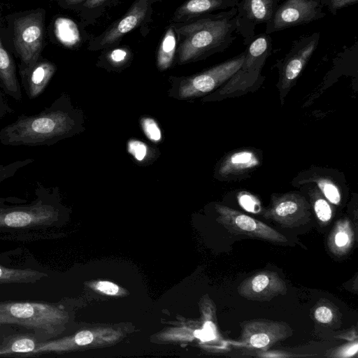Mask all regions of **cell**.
Listing matches in <instances>:
<instances>
[{
	"instance_id": "cell-16",
	"label": "cell",
	"mask_w": 358,
	"mask_h": 358,
	"mask_svg": "<svg viewBox=\"0 0 358 358\" xmlns=\"http://www.w3.org/2000/svg\"><path fill=\"white\" fill-rule=\"evenodd\" d=\"M238 0H186L173 13L170 23H182L215 11L237 6Z\"/></svg>"
},
{
	"instance_id": "cell-18",
	"label": "cell",
	"mask_w": 358,
	"mask_h": 358,
	"mask_svg": "<svg viewBox=\"0 0 358 358\" xmlns=\"http://www.w3.org/2000/svg\"><path fill=\"white\" fill-rule=\"evenodd\" d=\"M259 164L257 155L250 150H238L228 155L221 163L218 173L222 177L241 175Z\"/></svg>"
},
{
	"instance_id": "cell-39",
	"label": "cell",
	"mask_w": 358,
	"mask_h": 358,
	"mask_svg": "<svg viewBox=\"0 0 358 358\" xmlns=\"http://www.w3.org/2000/svg\"><path fill=\"white\" fill-rule=\"evenodd\" d=\"M87 0H64V4L68 7L80 8Z\"/></svg>"
},
{
	"instance_id": "cell-35",
	"label": "cell",
	"mask_w": 358,
	"mask_h": 358,
	"mask_svg": "<svg viewBox=\"0 0 358 358\" xmlns=\"http://www.w3.org/2000/svg\"><path fill=\"white\" fill-rule=\"evenodd\" d=\"M357 341L355 343L351 344H348L345 346L341 347L337 351H336L334 357H352L357 352Z\"/></svg>"
},
{
	"instance_id": "cell-7",
	"label": "cell",
	"mask_w": 358,
	"mask_h": 358,
	"mask_svg": "<svg viewBox=\"0 0 358 358\" xmlns=\"http://www.w3.org/2000/svg\"><path fill=\"white\" fill-rule=\"evenodd\" d=\"M245 54L243 51L200 73L181 79L178 87L180 97L199 96L224 84L241 67Z\"/></svg>"
},
{
	"instance_id": "cell-30",
	"label": "cell",
	"mask_w": 358,
	"mask_h": 358,
	"mask_svg": "<svg viewBox=\"0 0 358 358\" xmlns=\"http://www.w3.org/2000/svg\"><path fill=\"white\" fill-rule=\"evenodd\" d=\"M34 162L33 159L17 160L7 165L0 164V185L6 179L12 177L21 168Z\"/></svg>"
},
{
	"instance_id": "cell-24",
	"label": "cell",
	"mask_w": 358,
	"mask_h": 358,
	"mask_svg": "<svg viewBox=\"0 0 358 358\" xmlns=\"http://www.w3.org/2000/svg\"><path fill=\"white\" fill-rule=\"evenodd\" d=\"M134 54L129 46L117 45L101 50L99 62L103 66L112 69H122L129 64Z\"/></svg>"
},
{
	"instance_id": "cell-17",
	"label": "cell",
	"mask_w": 358,
	"mask_h": 358,
	"mask_svg": "<svg viewBox=\"0 0 358 358\" xmlns=\"http://www.w3.org/2000/svg\"><path fill=\"white\" fill-rule=\"evenodd\" d=\"M56 70V66L50 62L37 61L21 71L22 85L29 99H35L44 92Z\"/></svg>"
},
{
	"instance_id": "cell-20",
	"label": "cell",
	"mask_w": 358,
	"mask_h": 358,
	"mask_svg": "<svg viewBox=\"0 0 358 358\" xmlns=\"http://www.w3.org/2000/svg\"><path fill=\"white\" fill-rule=\"evenodd\" d=\"M0 82L3 90L15 101L22 99L21 86L16 75L14 62L0 39Z\"/></svg>"
},
{
	"instance_id": "cell-29",
	"label": "cell",
	"mask_w": 358,
	"mask_h": 358,
	"mask_svg": "<svg viewBox=\"0 0 358 358\" xmlns=\"http://www.w3.org/2000/svg\"><path fill=\"white\" fill-rule=\"evenodd\" d=\"M142 129L146 137L153 143L162 140V131L156 121L150 117H143L141 120Z\"/></svg>"
},
{
	"instance_id": "cell-13",
	"label": "cell",
	"mask_w": 358,
	"mask_h": 358,
	"mask_svg": "<svg viewBox=\"0 0 358 358\" xmlns=\"http://www.w3.org/2000/svg\"><path fill=\"white\" fill-rule=\"evenodd\" d=\"M280 0H238L236 33L240 34L246 46L255 36V29L266 24L272 17Z\"/></svg>"
},
{
	"instance_id": "cell-26",
	"label": "cell",
	"mask_w": 358,
	"mask_h": 358,
	"mask_svg": "<svg viewBox=\"0 0 358 358\" xmlns=\"http://www.w3.org/2000/svg\"><path fill=\"white\" fill-rule=\"evenodd\" d=\"M48 277V274L31 268H8L0 265V285L34 283Z\"/></svg>"
},
{
	"instance_id": "cell-27",
	"label": "cell",
	"mask_w": 358,
	"mask_h": 358,
	"mask_svg": "<svg viewBox=\"0 0 358 358\" xmlns=\"http://www.w3.org/2000/svg\"><path fill=\"white\" fill-rule=\"evenodd\" d=\"M313 209L318 220L322 224H327L332 217V208L329 201L314 189L310 194Z\"/></svg>"
},
{
	"instance_id": "cell-21",
	"label": "cell",
	"mask_w": 358,
	"mask_h": 358,
	"mask_svg": "<svg viewBox=\"0 0 358 358\" xmlns=\"http://www.w3.org/2000/svg\"><path fill=\"white\" fill-rule=\"evenodd\" d=\"M178 46L176 30L169 24L160 41L157 52V66L159 70L169 69L176 59Z\"/></svg>"
},
{
	"instance_id": "cell-12",
	"label": "cell",
	"mask_w": 358,
	"mask_h": 358,
	"mask_svg": "<svg viewBox=\"0 0 358 358\" xmlns=\"http://www.w3.org/2000/svg\"><path fill=\"white\" fill-rule=\"evenodd\" d=\"M310 205L303 196L287 193L273 197L270 206L263 211V216L283 227L293 228L310 220Z\"/></svg>"
},
{
	"instance_id": "cell-28",
	"label": "cell",
	"mask_w": 358,
	"mask_h": 358,
	"mask_svg": "<svg viewBox=\"0 0 358 358\" xmlns=\"http://www.w3.org/2000/svg\"><path fill=\"white\" fill-rule=\"evenodd\" d=\"M322 195L330 203L338 205L341 202V192L338 187L329 179L317 178L314 180Z\"/></svg>"
},
{
	"instance_id": "cell-36",
	"label": "cell",
	"mask_w": 358,
	"mask_h": 358,
	"mask_svg": "<svg viewBox=\"0 0 358 358\" xmlns=\"http://www.w3.org/2000/svg\"><path fill=\"white\" fill-rule=\"evenodd\" d=\"M93 341L92 334L87 330L78 332L74 336V343L78 345H85L90 343Z\"/></svg>"
},
{
	"instance_id": "cell-1",
	"label": "cell",
	"mask_w": 358,
	"mask_h": 358,
	"mask_svg": "<svg viewBox=\"0 0 358 358\" xmlns=\"http://www.w3.org/2000/svg\"><path fill=\"white\" fill-rule=\"evenodd\" d=\"M236 6L173 26L178 46L175 60L185 64L206 59L228 48L236 36Z\"/></svg>"
},
{
	"instance_id": "cell-15",
	"label": "cell",
	"mask_w": 358,
	"mask_h": 358,
	"mask_svg": "<svg viewBox=\"0 0 358 358\" xmlns=\"http://www.w3.org/2000/svg\"><path fill=\"white\" fill-rule=\"evenodd\" d=\"M287 285L276 272L266 271L245 278L238 287V293L243 298L257 301H268L284 295Z\"/></svg>"
},
{
	"instance_id": "cell-23",
	"label": "cell",
	"mask_w": 358,
	"mask_h": 358,
	"mask_svg": "<svg viewBox=\"0 0 358 358\" xmlns=\"http://www.w3.org/2000/svg\"><path fill=\"white\" fill-rule=\"evenodd\" d=\"M354 241L353 231L348 220L338 222L329 239L331 251L337 255L346 253L352 247Z\"/></svg>"
},
{
	"instance_id": "cell-11",
	"label": "cell",
	"mask_w": 358,
	"mask_h": 358,
	"mask_svg": "<svg viewBox=\"0 0 358 358\" xmlns=\"http://www.w3.org/2000/svg\"><path fill=\"white\" fill-rule=\"evenodd\" d=\"M218 221L229 232L272 243H285L287 238L265 223L226 206L217 205Z\"/></svg>"
},
{
	"instance_id": "cell-25",
	"label": "cell",
	"mask_w": 358,
	"mask_h": 358,
	"mask_svg": "<svg viewBox=\"0 0 358 358\" xmlns=\"http://www.w3.org/2000/svg\"><path fill=\"white\" fill-rule=\"evenodd\" d=\"M120 0H87L78 9L80 12L83 28L94 24L110 8Z\"/></svg>"
},
{
	"instance_id": "cell-32",
	"label": "cell",
	"mask_w": 358,
	"mask_h": 358,
	"mask_svg": "<svg viewBox=\"0 0 358 358\" xmlns=\"http://www.w3.org/2000/svg\"><path fill=\"white\" fill-rule=\"evenodd\" d=\"M314 317L322 324H330L335 319L334 309L324 303L316 307L314 310Z\"/></svg>"
},
{
	"instance_id": "cell-38",
	"label": "cell",
	"mask_w": 358,
	"mask_h": 358,
	"mask_svg": "<svg viewBox=\"0 0 358 358\" xmlns=\"http://www.w3.org/2000/svg\"><path fill=\"white\" fill-rule=\"evenodd\" d=\"M13 112V109L8 105L7 100L0 89V119L12 114Z\"/></svg>"
},
{
	"instance_id": "cell-33",
	"label": "cell",
	"mask_w": 358,
	"mask_h": 358,
	"mask_svg": "<svg viewBox=\"0 0 358 358\" xmlns=\"http://www.w3.org/2000/svg\"><path fill=\"white\" fill-rule=\"evenodd\" d=\"M240 205L246 210L256 213L261 209L259 201L248 192H241L238 195Z\"/></svg>"
},
{
	"instance_id": "cell-3",
	"label": "cell",
	"mask_w": 358,
	"mask_h": 358,
	"mask_svg": "<svg viewBox=\"0 0 358 358\" xmlns=\"http://www.w3.org/2000/svg\"><path fill=\"white\" fill-rule=\"evenodd\" d=\"M64 320L61 308L47 301H0V326L22 327L34 333L40 342L55 337Z\"/></svg>"
},
{
	"instance_id": "cell-5",
	"label": "cell",
	"mask_w": 358,
	"mask_h": 358,
	"mask_svg": "<svg viewBox=\"0 0 358 358\" xmlns=\"http://www.w3.org/2000/svg\"><path fill=\"white\" fill-rule=\"evenodd\" d=\"M162 0H135L126 13L111 23L100 34L92 36L88 43L87 50L98 51L117 45L123 37L140 28L142 35L151 22L153 6Z\"/></svg>"
},
{
	"instance_id": "cell-6",
	"label": "cell",
	"mask_w": 358,
	"mask_h": 358,
	"mask_svg": "<svg viewBox=\"0 0 358 358\" xmlns=\"http://www.w3.org/2000/svg\"><path fill=\"white\" fill-rule=\"evenodd\" d=\"M272 50L271 38L265 33L255 36L245 50V59L238 71L219 90L220 95L245 92L259 80Z\"/></svg>"
},
{
	"instance_id": "cell-14",
	"label": "cell",
	"mask_w": 358,
	"mask_h": 358,
	"mask_svg": "<svg viewBox=\"0 0 358 358\" xmlns=\"http://www.w3.org/2000/svg\"><path fill=\"white\" fill-rule=\"evenodd\" d=\"M241 341L250 348L266 350L275 343L292 335L285 322L268 320H252L241 324Z\"/></svg>"
},
{
	"instance_id": "cell-8",
	"label": "cell",
	"mask_w": 358,
	"mask_h": 358,
	"mask_svg": "<svg viewBox=\"0 0 358 358\" xmlns=\"http://www.w3.org/2000/svg\"><path fill=\"white\" fill-rule=\"evenodd\" d=\"M320 0H285L266 24L265 34L306 24L325 17Z\"/></svg>"
},
{
	"instance_id": "cell-2",
	"label": "cell",
	"mask_w": 358,
	"mask_h": 358,
	"mask_svg": "<svg viewBox=\"0 0 358 358\" xmlns=\"http://www.w3.org/2000/svg\"><path fill=\"white\" fill-rule=\"evenodd\" d=\"M77 118L61 96L38 114H22L0 129V143L9 146L50 145L73 134Z\"/></svg>"
},
{
	"instance_id": "cell-19",
	"label": "cell",
	"mask_w": 358,
	"mask_h": 358,
	"mask_svg": "<svg viewBox=\"0 0 358 358\" xmlns=\"http://www.w3.org/2000/svg\"><path fill=\"white\" fill-rule=\"evenodd\" d=\"M39 340L32 332L15 334L6 337L0 345V356L32 357Z\"/></svg>"
},
{
	"instance_id": "cell-34",
	"label": "cell",
	"mask_w": 358,
	"mask_h": 358,
	"mask_svg": "<svg viewBox=\"0 0 358 358\" xmlns=\"http://www.w3.org/2000/svg\"><path fill=\"white\" fill-rule=\"evenodd\" d=\"M358 0H320L323 7H326L329 13L336 15L338 10L356 4Z\"/></svg>"
},
{
	"instance_id": "cell-9",
	"label": "cell",
	"mask_w": 358,
	"mask_h": 358,
	"mask_svg": "<svg viewBox=\"0 0 358 358\" xmlns=\"http://www.w3.org/2000/svg\"><path fill=\"white\" fill-rule=\"evenodd\" d=\"M320 38L319 32L306 34L294 40L289 52L277 62L279 70L278 86L281 92L290 88L317 49Z\"/></svg>"
},
{
	"instance_id": "cell-22",
	"label": "cell",
	"mask_w": 358,
	"mask_h": 358,
	"mask_svg": "<svg viewBox=\"0 0 358 358\" xmlns=\"http://www.w3.org/2000/svg\"><path fill=\"white\" fill-rule=\"evenodd\" d=\"M55 34L59 42L68 48L80 45L87 37L83 36L81 29L73 20L66 17L57 20Z\"/></svg>"
},
{
	"instance_id": "cell-4",
	"label": "cell",
	"mask_w": 358,
	"mask_h": 358,
	"mask_svg": "<svg viewBox=\"0 0 358 358\" xmlns=\"http://www.w3.org/2000/svg\"><path fill=\"white\" fill-rule=\"evenodd\" d=\"M35 195L31 203L15 206L0 198V231L41 229L55 223L59 211L55 190L37 182Z\"/></svg>"
},
{
	"instance_id": "cell-31",
	"label": "cell",
	"mask_w": 358,
	"mask_h": 358,
	"mask_svg": "<svg viewBox=\"0 0 358 358\" xmlns=\"http://www.w3.org/2000/svg\"><path fill=\"white\" fill-rule=\"evenodd\" d=\"M128 152L138 162H142L148 155L147 145L138 140L131 139L127 143Z\"/></svg>"
},
{
	"instance_id": "cell-10",
	"label": "cell",
	"mask_w": 358,
	"mask_h": 358,
	"mask_svg": "<svg viewBox=\"0 0 358 358\" xmlns=\"http://www.w3.org/2000/svg\"><path fill=\"white\" fill-rule=\"evenodd\" d=\"M42 12L33 13L14 22V43L24 68L38 59L43 39Z\"/></svg>"
},
{
	"instance_id": "cell-37",
	"label": "cell",
	"mask_w": 358,
	"mask_h": 358,
	"mask_svg": "<svg viewBox=\"0 0 358 358\" xmlns=\"http://www.w3.org/2000/svg\"><path fill=\"white\" fill-rule=\"evenodd\" d=\"M97 289L106 294L113 295L117 294L118 287L108 281H100L97 284Z\"/></svg>"
}]
</instances>
